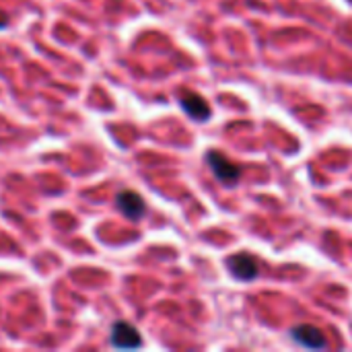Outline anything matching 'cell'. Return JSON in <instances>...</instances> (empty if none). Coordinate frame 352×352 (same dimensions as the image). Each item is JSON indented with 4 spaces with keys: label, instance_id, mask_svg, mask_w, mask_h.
<instances>
[{
    "label": "cell",
    "instance_id": "3957f363",
    "mask_svg": "<svg viewBox=\"0 0 352 352\" xmlns=\"http://www.w3.org/2000/svg\"><path fill=\"white\" fill-rule=\"evenodd\" d=\"M111 344L120 351H132L142 346L140 332L128 322H116L111 328Z\"/></svg>",
    "mask_w": 352,
    "mask_h": 352
},
{
    "label": "cell",
    "instance_id": "277c9868",
    "mask_svg": "<svg viewBox=\"0 0 352 352\" xmlns=\"http://www.w3.org/2000/svg\"><path fill=\"white\" fill-rule=\"evenodd\" d=\"M116 204H118L120 212L130 221H140L146 214V204H144L142 196L136 192H130V190L120 192L116 198Z\"/></svg>",
    "mask_w": 352,
    "mask_h": 352
},
{
    "label": "cell",
    "instance_id": "52a82bcc",
    "mask_svg": "<svg viewBox=\"0 0 352 352\" xmlns=\"http://www.w3.org/2000/svg\"><path fill=\"white\" fill-rule=\"evenodd\" d=\"M6 23H8L6 14H2V12H0V29H4V27H6Z\"/></svg>",
    "mask_w": 352,
    "mask_h": 352
},
{
    "label": "cell",
    "instance_id": "8992f818",
    "mask_svg": "<svg viewBox=\"0 0 352 352\" xmlns=\"http://www.w3.org/2000/svg\"><path fill=\"white\" fill-rule=\"evenodd\" d=\"M227 266H229L231 274L239 280H254L260 272L256 258H252L250 254H235V256L227 258Z\"/></svg>",
    "mask_w": 352,
    "mask_h": 352
},
{
    "label": "cell",
    "instance_id": "5b68a950",
    "mask_svg": "<svg viewBox=\"0 0 352 352\" xmlns=\"http://www.w3.org/2000/svg\"><path fill=\"white\" fill-rule=\"evenodd\" d=\"M291 338L305 346V349H314V351H320V349H326L328 342H326V336L320 328L316 326H309V324H303V326H295L291 330Z\"/></svg>",
    "mask_w": 352,
    "mask_h": 352
},
{
    "label": "cell",
    "instance_id": "7a4b0ae2",
    "mask_svg": "<svg viewBox=\"0 0 352 352\" xmlns=\"http://www.w3.org/2000/svg\"><path fill=\"white\" fill-rule=\"evenodd\" d=\"M179 105H182V109H184L194 122H206V120L212 116V109H210L208 101H206L202 95L194 93V91H182V95H179Z\"/></svg>",
    "mask_w": 352,
    "mask_h": 352
},
{
    "label": "cell",
    "instance_id": "6da1fadb",
    "mask_svg": "<svg viewBox=\"0 0 352 352\" xmlns=\"http://www.w3.org/2000/svg\"><path fill=\"white\" fill-rule=\"evenodd\" d=\"M206 163L212 169V173L217 175L219 182H223L225 186H233L235 182H239L241 177V167L235 165L233 161H229L223 153L219 151H208L206 153Z\"/></svg>",
    "mask_w": 352,
    "mask_h": 352
}]
</instances>
